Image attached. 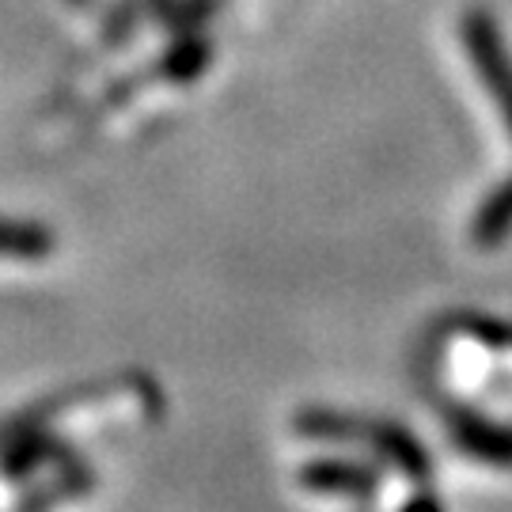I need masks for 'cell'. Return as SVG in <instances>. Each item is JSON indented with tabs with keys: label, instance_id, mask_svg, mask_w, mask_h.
<instances>
[{
	"label": "cell",
	"instance_id": "cell-1",
	"mask_svg": "<svg viewBox=\"0 0 512 512\" xmlns=\"http://www.w3.org/2000/svg\"><path fill=\"white\" fill-rule=\"evenodd\" d=\"M463 38L471 46V57H475V69L486 84V92L494 95V103L501 107L505 122H509L512 133V57L505 50L501 35L494 31V23L486 16H471L463 23Z\"/></svg>",
	"mask_w": 512,
	"mask_h": 512
},
{
	"label": "cell",
	"instance_id": "cell-2",
	"mask_svg": "<svg viewBox=\"0 0 512 512\" xmlns=\"http://www.w3.org/2000/svg\"><path fill=\"white\" fill-rule=\"evenodd\" d=\"M54 251V236L31 220L0 217V258H42Z\"/></svg>",
	"mask_w": 512,
	"mask_h": 512
},
{
	"label": "cell",
	"instance_id": "cell-3",
	"mask_svg": "<svg viewBox=\"0 0 512 512\" xmlns=\"http://www.w3.org/2000/svg\"><path fill=\"white\" fill-rule=\"evenodd\" d=\"M304 486L315 490H342V494H368L372 478L361 467H342V463H315L304 471Z\"/></svg>",
	"mask_w": 512,
	"mask_h": 512
}]
</instances>
